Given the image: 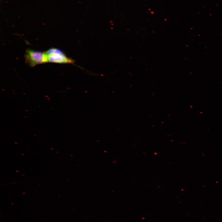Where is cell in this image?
<instances>
[{"label":"cell","instance_id":"1","mask_svg":"<svg viewBox=\"0 0 222 222\" xmlns=\"http://www.w3.org/2000/svg\"><path fill=\"white\" fill-rule=\"evenodd\" d=\"M24 57L25 62L31 67L48 62L47 56L45 52L30 49H27L26 51Z\"/></svg>","mask_w":222,"mask_h":222},{"label":"cell","instance_id":"2","mask_svg":"<svg viewBox=\"0 0 222 222\" xmlns=\"http://www.w3.org/2000/svg\"><path fill=\"white\" fill-rule=\"evenodd\" d=\"M47 54L48 62L59 64H74L75 61L67 57L61 50L51 48L45 52Z\"/></svg>","mask_w":222,"mask_h":222}]
</instances>
